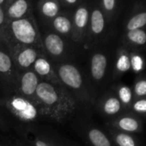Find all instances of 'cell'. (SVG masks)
Returning a JSON list of instances; mask_svg holds the SVG:
<instances>
[{
	"mask_svg": "<svg viewBox=\"0 0 146 146\" xmlns=\"http://www.w3.org/2000/svg\"><path fill=\"white\" fill-rule=\"evenodd\" d=\"M35 99L42 113L56 121L64 120L77 108L76 100L67 91L48 81L39 83Z\"/></svg>",
	"mask_w": 146,
	"mask_h": 146,
	"instance_id": "6da1fadb",
	"label": "cell"
},
{
	"mask_svg": "<svg viewBox=\"0 0 146 146\" xmlns=\"http://www.w3.org/2000/svg\"><path fill=\"white\" fill-rule=\"evenodd\" d=\"M11 29L16 40L23 45L31 46L38 42V29L32 18L23 17L13 20L11 24Z\"/></svg>",
	"mask_w": 146,
	"mask_h": 146,
	"instance_id": "7a4b0ae2",
	"label": "cell"
},
{
	"mask_svg": "<svg viewBox=\"0 0 146 146\" xmlns=\"http://www.w3.org/2000/svg\"><path fill=\"white\" fill-rule=\"evenodd\" d=\"M90 72L92 82L96 87H102L111 78L109 58L103 52H95L90 58Z\"/></svg>",
	"mask_w": 146,
	"mask_h": 146,
	"instance_id": "3957f363",
	"label": "cell"
},
{
	"mask_svg": "<svg viewBox=\"0 0 146 146\" xmlns=\"http://www.w3.org/2000/svg\"><path fill=\"white\" fill-rule=\"evenodd\" d=\"M107 127H110L119 131L137 135L143 132L144 122L143 119L141 117L126 111L116 118L108 120Z\"/></svg>",
	"mask_w": 146,
	"mask_h": 146,
	"instance_id": "277c9868",
	"label": "cell"
},
{
	"mask_svg": "<svg viewBox=\"0 0 146 146\" xmlns=\"http://www.w3.org/2000/svg\"><path fill=\"white\" fill-rule=\"evenodd\" d=\"M58 78L59 81L74 91H85V83L79 69L72 64H62L58 68Z\"/></svg>",
	"mask_w": 146,
	"mask_h": 146,
	"instance_id": "5b68a950",
	"label": "cell"
},
{
	"mask_svg": "<svg viewBox=\"0 0 146 146\" xmlns=\"http://www.w3.org/2000/svg\"><path fill=\"white\" fill-rule=\"evenodd\" d=\"M98 108L101 113L108 120L116 118L124 112H126L119 100L110 90L105 92L98 101Z\"/></svg>",
	"mask_w": 146,
	"mask_h": 146,
	"instance_id": "8992f818",
	"label": "cell"
},
{
	"mask_svg": "<svg viewBox=\"0 0 146 146\" xmlns=\"http://www.w3.org/2000/svg\"><path fill=\"white\" fill-rule=\"evenodd\" d=\"M128 71H131L129 50L120 48L115 55L113 66H111L110 80L118 82Z\"/></svg>",
	"mask_w": 146,
	"mask_h": 146,
	"instance_id": "52a82bcc",
	"label": "cell"
},
{
	"mask_svg": "<svg viewBox=\"0 0 146 146\" xmlns=\"http://www.w3.org/2000/svg\"><path fill=\"white\" fill-rule=\"evenodd\" d=\"M39 83V78L34 70H26L21 76L19 83L20 92L23 98L27 100L35 99Z\"/></svg>",
	"mask_w": 146,
	"mask_h": 146,
	"instance_id": "ba28073f",
	"label": "cell"
},
{
	"mask_svg": "<svg viewBox=\"0 0 146 146\" xmlns=\"http://www.w3.org/2000/svg\"><path fill=\"white\" fill-rule=\"evenodd\" d=\"M11 108L15 114L24 120H31L36 118V108L29 100L22 98H15L11 102Z\"/></svg>",
	"mask_w": 146,
	"mask_h": 146,
	"instance_id": "9c48e42d",
	"label": "cell"
},
{
	"mask_svg": "<svg viewBox=\"0 0 146 146\" xmlns=\"http://www.w3.org/2000/svg\"><path fill=\"white\" fill-rule=\"evenodd\" d=\"M109 134L114 146H142V141L137 135L126 133L108 127Z\"/></svg>",
	"mask_w": 146,
	"mask_h": 146,
	"instance_id": "30bf717a",
	"label": "cell"
},
{
	"mask_svg": "<svg viewBox=\"0 0 146 146\" xmlns=\"http://www.w3.org/2000/svg\"><path fill=\"white\" fill-rule=\"evenodd\" d=\"M111 90L119 100L123 107L126 111L129 110L132 102L134 101V96L132 93L131 87L125 84V83L118 81L111 88Z\"/></svg>",
	"mask_w": 146,
	"mask_h": 146,
	"instance_id": "8fae6325",
	"label": "cell"
},
{
	"mask_svg": "<svg viewBox=\"0 0 146 146\" xmlns=\"http://www.w3.org/2000/svg\"><path fill=\"white\" fill-rule=\"evenodd\" d=\"M87 137L92 146H114L108 131L96 126H90L87 129Z\"/></svg>",
	"mask_w": 146,
	"mask_h": 146,
	"instance_id": "7c38bea8",
	"label": "cell"
},
{
	"mask_svg": "<svg viewBox=\"0 0 146 146\" xmlns=\"http://www.w3.org/2000/svg\"><path fill=\"white\" fill-rule=\"evenodd\" d=\"M44 45L47 52L53 57H59L64 52V42L56 34L47 35L44 40Z\"/></svg>",
	"mask_w": 146,
	"mask_h": 146,
	"instance_id": "4fadbf2b",
	"label": "cell"
},
{
	"mask_svg": "<svg viewBox=\"0 0 146 146\" xmlns=\"http://www.w3.org/2000/svg\"><path fill=\"white\" fill-rule=\"evenodd\" d=\"M38 57V52L35 48L28 46L22 49L17 55V64L21 69H29L34 64Z\"/></svg>",
	"mask_w": 146,
	"mask_h": 146,
	"instance_id": "5bb4252c",
	"label": "cell"
},
{
	"mask_svg": "<svg viewBox=\"0 0 146 146\" xmlns=\"http://www.w3.org/2000/svg\"><path fill=\"white\" fill-rule=\"evenodd\" d=\"M29 9V3L27 0H13L11 3L7 15L12 20L23 18Z\"/></svg>",
	"mask_w": 146,
	"mask_h": 146,
	"instance_id": "9a60e30c",
	"label": "cell"
},
{
	"mask_svg": "<svg viewBox=\"0 0 146 146\" xmlns=\"http://www.w3.org/2000/svg\"><path fill=\"white\" fill-rule=\"evenodd\" d=\"M129 57L131 71L133 74L138 76L144 73L146 69V59L144 56L135 50H129Z\"/></svg>",
	"mask_w": 146,
	"mask_h": 146,
	"instance_id": "2e32d148",
	"label": "cell"
},
{
	"mask_svg": "<svg viewBox=\"0 0 146 146\" xmlns=\"http://www.w3.org/2000/svg\"><path fill=\"white\" fill-rule=\"evenodd\" d=\"M125 40L131 47H143L146 45V32L142 29L128 31L125 35Z\"/></svg>",
	"mask_w": 146,
	"mask_h": 146,
	"instance_id": "e0dca14e",
	"label": "cell"
},
{
	"mask_svg": "<svg viewBox=\"0 0 146 146\" xmlns=\"http://www.w3.org/2000/svg\"><path fill=\"white\" fill-rule=\"evenodd\" d=\"M34 71L37 76H40L43 78H49L52 77V69L51 66V64L49 61L43 58V57H38L35 62L33 64ZM52 79L51 78V83Z\"/></svg>",
	"mask_w": 146,
	"mask_h": 146,
	"instance_id": "ac0fdd59",
	"label": "cell"
},
{
	"mask_svg": "<svg viewBox=\"0 0 146 146\" xmlns=\"http://www.w3.org/2000/svg\"><path fill=\"white\" fill-rule=\"evenodd\" d=\"M131 87L132 93H133L135 99L145 98L146 97V74L145 73L136 76V78Z\"/></svg>",
	"mask_w": 146,
	"mask_h": 146,
	"instance_id": "d6986e66",
	"label": "cell"
},
{
	"mask_svg": "<svg viewBox=\"0 0 146 146\" xmlns=\"http://www.w3.org/2000/svg\"><path fill=\"white\" fill-rule=\"evenodd\" d=\"M40 9L43 16L48 18L56 17L58 13L59 6L57 0H41Z\"/></svg>",
	"mask_w": 146,
	"mask_h": 146,
	"instance_id": "ffe728a7",
	"label": "cell"
},
{
	"mask_svg": "<svg viewBox=\"0 0 146 146\" xmlns=\"http://www.w3.org/2000/svg\"><path fill=\"white\" fill-rule=\"evenodd\" d=\"M105 28L104 17L101 11L94 10L91 15V31L95 35H101Z\"/></svg>",
	"mask_w": 146,
	"mask_h": 146,
	"instance_id": "44dd1931",
	"label": "cell"
},
{
	"mask_svg": "<svg viewBox=\"0 0 146 146\" xmlns=\"http://www.w3.org/2000/svg\"><path fill=\"white\" fill-rule=\"evenodd\" d=\"M89 21V11L82 6L79 7L74 14V26L78 31H83L87 26Z\"/></svg>",
	"mask_w": 146,
	"mask_h": 146,
	"instance_id": "7402d4cb",
	"label": "cell"
},
{
	"mask_svg": "<svg viewBox=\"0 0 146 146\" xmlns=\"http://www.w3.org/2000/svg\"><path fill=\"white\" fill-rule=\"evenodd\" d=\"M54 29L62 35H68L70 33L72 24L70 21L64 16H58L54 18L52 23Z\"/></svg>",
	"mask_w": 146,
	"mask_h": 146,
	"instance_id": "603a6c76",
	"label": "cell"
},
{
	"mask_svg": "<svg viewBox=\"0 0 146 146\" xmlns=\"http://www.w3.org/2000/svg\"><path fill=\"white\" fill-rule=\"evenodd\" d=\"M128 111L142 119H146V97L134 99Z\"/></svg>",
	"mask_w": 146,
	"mask_h": 146,
	"instance_id": "cb8c5ba5",
	"label": "cell"
},
{
	"mask_svg": "<svg viewBox=\"0 0 146 146\" xmlns=\"http://www.w3.org/2000/svg\"><path fill=\"white\" fill-rule=\"evenodd\" d=\"M145 25H146V12H143L132 17L130 19V21L126 24V29L127 31L141 29Z\"/></svg>",
	"mask_w": 146,
	"mask_h": 146,
	"instance_id": "d4e9b609",
	"label": "cell"
},
{
	"mask_svg": "<svg viewBox=\"0 0 146 146\" xmlns=\"http://www.w3.org/2000/svg\"><path fill=\"white\" fill-rule=\"evenodd\" d=\"M12 59L5 52L0 50V74L8 75L12 70Z\"/></svg>",
	"mask_w": 146,
	"mask_h": 146,
	"instance_id": "484cf974",
	"label": "cell"
},
{
	"mask_svg": "<svg viewBox=\"0 0 146 146\" xmlns=\"http://www.w3.org/2000/svg\"><path fill=\"white\" fill-rule=\"evenodd\" d=\"M31 143L34 146H51V144L46 142V140L42 139V138H40L38 137H35L34 138H32L31 140Z\"/></svg>",
	"mask_w": 146,
	"mask_h": 146,
	"instance_id": "4316f807",
	"label": "cell"
},
{
	"mask_svg": "<svg viewBox=\"0 0 146 146\" xmlns=\"http://www.w3.org/2000/svg\"><path fill=\"white\" fill-rule=\"evenodd\" d=\"M102 1H103V6L107 11H111L113 10L115 5V0H102Z\"/></svg>",
	"mask_w": 146,
	"mask_h": 146,
	"instance_id": "83f0119b",
	"label": "cell"
},
{
	"mask_svg": "<svg viewBox=\"0 0 146 146\" xmlns=\"http://www.w3.org/2000/svg\"><path fill=\"white\" fill-rule=\"evenodd\" d=\"M5 23V13L3 11V9L0 6V27H2Z\"/></svg>",
	"mask_w": 146,
	"mask_h": 146,
	"instance_id": "f1b7e54d",
	"label": "cell"
},
{
	"mask_svg": "<svg viewBox=\"0 0 146 146\" xmlns=\"http://www.w3.org/2000/svg\"><path fill=\"white\" fill-rule=\"evenodd\" d=\"M64 1L67 3V4H70V5H72V4H75L78 2V0H64Z\"/></svg>",
	"mask_w": 146,
	"mask_h": 146,
	"instance_id": "f546056e",
	"label": "cell"
},
{
	"mask_svg": "<svg viewBox=\"0 0 146 146\" xmlns=\"http://www.w3.org/2000/svg\"><path fill=\"white\" fill-rule=\"evenodd\" d=\"M5 2V0H0V5H2Z\"/></svg>",
	"mask_w": 146,
	"mask_h": 146,
	"instance_id": "4dcf8cb0",
	"label": "cell"
},
{
	"mask_svg": "<svg viewBox=\"0 0 146 146\" xmlns=\"http://www.w3.org/2000/svg\"><path fill=\"white\" fill-rule=\"evenodd\" d=\"M0 146H2V145H0Z\"/></svg>",
	"mask_w": 146,
	"mask_h": 146,
	"instance_id": "1f68e13d",
	"label": "cell"
}]
</instances>
